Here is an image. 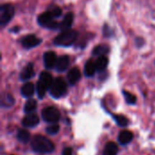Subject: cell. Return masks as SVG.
Segmentation results:
<instances>
[{
  "mask_svg": "<svg viewBox=\"0 0 155 155\" xmlns=\"http://www.w3.org/2000/svg\"><path fill=\"white\" fill-rule=\"evenodd\" d=\"M134 134L130 131H122L118 136V142L122 145H126L133 141Z\"/></svg>",
  "mask_w": 155,
  "mask_h": 155,
  "instance_id": "cell-15",
  "label": "cell"
},
{
  "mask_svg": "<svg viewBox=\"0 0 155 155\" xmlns=\"http://www.w3.org/2000/svg\"><path fill=\"white\" fill-rule=\"evenodd\" d=\"M70 64V58L67 55H64L61 56L57 58L56 61V65H55V69L58 72H63L65 71V69H67V68L69 67Z\"/></svg>",
  "mask_w": 155,
  "mask_h": 155,
  "instance_id": "cell-12",
  "label": "cell"
},
{
  "mask_svg": "<svg viewBox=\"0 0 155 155\" xmlns=\"http://www.w3.org/2000/svg\"><path fill=\"white\" fill-rule=\"evenodd\" d=\"M39 123V117L35 113H28L24 117L22 120V124L25 128H33L38 125Z\"/></svg>",
  "mask_w": 155,
  "mask_h": 155,
  "instance_id": "cell-10",
  "label": "cell"
},
{
  "mask_svg": "<svg viewBox=\"0 0 155 155\" xmlns=\"http://www.w3.org/2000/svg\"><path fill=\"white\" fill-rule=\"evenodd\" d=\"M15 7L10 4H4L0 6V25L5 26L14 16Z\"/></svg>",
  "mask_w": 155,
  "mask_h": 155,
  "instance_id": "cell-6",
  "label": "cell"
},
{
  "mask_svg": "<svg viewBox=\"0 0 155 155\" xmlns=\"http://www.w3.org/2000/svg\"><path fill=\"white\" fill-rule=\"evenodd\" d=\"M32 149L39 153H50L54 150V143L46 137L36 135L32 139L31 142Z\"/></svg>",
  "mask_w": 155,
  "mask_h": 155,
  "instance_id": "cell-1",
  "label": "cell"
},
{
  "mask_svg": "<svg viewBox=\"0 0 155 155\" xmlns=\"http://www.w3.org/2000/svg\"><path fill=\"white\" fill-rule=\"evenodd\" d=\"M37 22L41 26H44L48 29H60V23L55 20V18L51 15V13L48 10L39 15V16L37 17Z\"/></svg>",
  "mask_w": 155,
  "mask_h": 155,
  "instance_id": "cell-5",
  "label": "cell"
},
{
  "mask_svg": "<svg viewBox=\"0 0 155 155\" xmlns=\"http://www.w3.org/2000/svg\"><path fill=\"white\" fill-rule=\"evenodd\" d=\"M96 71H97V69H96V65H95L94 61L89 60L85 63L84 72L86 77H93Z\"/></svg>",
  "mask_w": 155,
  "mask_h": 155,
  "instance_id": "cell-18",
  "label": "cell"
},
{
  "mask_svg": "<svg viewBox=\"0 0 155 155\" xmlns=\"http://www.w3.org/2000/svg\"><path fill=\"white\" fill-rule=\"evenodd\" d=\"M66 91H67V84L63 78L54 79L49 89L50 95L54 99L63 97L66 93Z\"/></svg>",
  "mask_w": 155,
  "mask_h": 155,
  "instance_id": "cell-4",
  "label": "cell"
},
{
  "mask_svg": "<svg viewBox=\"0 0 155 155\" xmlns=\"http://www.w3.org/2000/svg\"><path fill=\"white\" fill-rule=\"evenodd\" d=\"M19 29H20V27L19 26H14V27H12L11 29H10V31L11 32H18L19 31Z\"/></svg>",
  "mask_w": 155,
  "mask_h": 155,
  "instance_id": "cell-29",
  "label": "cell"
},
{
  "mask_svg": "<svg viewBox=\"0 0 155 155\" xmlns=\"http://www.w3.org/2000/svg\"><path fill=\"white\" fill-rule=\"evenodd\" d=\"M37 108V103H36V100H33V99H29L25 106H24V111L25 113H33Z\"/></svg>",
  "mask_w": 155,
  "mask_h": 155,
  "instance_id": "cell-21",
  "label": "cell"
},
{
  "mask_svg": "<svg viewBox=\"0 0 155 155\" xmlns=\"http://www.w3.org/2000/svg\"><path fill=\"white\" fill-rule=\"evenodd\" d=\"M44 65L47 69H51L55 68L56 61H57V57L54 51H46L44 54Z\"/></svg>",
  "mask_w": 155,
  "mask_h": 155,
  "instance_id": "cell-9",
  "label": "cell"
},
{
  "mask_svg": "<svg viewBox=\"0 0 155 155\" xmlns=\"http://www.w3.org/2000/svg\"><path fill=\"white\" fill-rule=\"evenodd\" d=\"M17 139L19 142H21L22 143H28L29 139H30V133L26 131V130H19L17 132Z\"/></svg>",
  "mask_w": 155,
  "mask_h": 155,
  "instance_id": "cell-23",
  "label": "cell"
},
{
  "mask_svg": "<svg viewBox=\"0 0 155 155\" xmlns=\"http://www.w3.org/2000/svg\"><path fill=\"white\" fill-rule=\"evenodd\" d=\"M48 11L51 13V15L54 17V18H57L59 16H62V9L59 7V6H56V5H54L52 7H50V9H48Z\"/></svg>",
  "mask_w": 155,
  "mask_h": 155,
  "instance_id": "cell-26",
  "label": "cell"
},
{
  "mask_svg": "<svg viewBox=\"0 0 155 155\" xmlns=\"http://www.w3.org/2000/svg\"><path fill=\"white\" fill-rule=\"evenodd\" d=\"M117 153H118V145L114 142L107 143L104 149V155H116Z\"/></svg>",
  "mask_w": 155,
  "mask_h": 155,
  "instance_id": "cell-19",
  "label": "cell"
},
{
  "mask_svg": "<svg viewBox=\"0 0 155 155\" xmlns=\"http://www.w3.org/2000/svg\"><path fill=\"white\" fill-rule=\"evenodd\" d=\"M95 65H96V69L97 71L101 72V71H104L107 65H108V58L105 57V56H100L96 61H95Z\"/></svg>",
  "mask_w": 155,
  "mask_h": 155,
  "instance_id": "cell-20",
  "label": "cell"
},
{
  "mask_svg": "<svg viewBox=\"0 0 155 155\" xmlns=\"http://www.w3.org/2000/svg\"><path fill=\"white\" fill-rule=\"evenodd\" d=\"M73 22H74V14L72 12H69L64 16L63 20L60 22V30L69 29L72 26Z\"/></svg>",
  "mask_w": 155,
  "mask_h": 155,
  "instance_id": "cell-14",
  "label": "cell"
},
{
  "mask_svg": "<svg viewBox=\"0 0 155 155\" xmlns=\"http://www.w3.org/2000/svg\"><path fill=\"white\" fill-rule=\"evenodd\" d=\"M59 129H60L59 125L54 123V124H52V125H50V126H48L46 128V132L49 135H54V134H56L59 132Z\"/></svg>",
  "mask_w": 155,
  "mask_h": 155,
  "instance_id": "cell-27",
  "label": "cell"
},
{
  "mask_svg": "<svg viewBox=\"0 0 155 155\" xmlns=\"http://www.w3.org/2000/svg\"><path fill=\"white\" fill-rule=\"evenodd\" d=\"M77 37L78 32L74 29L69 28L62 30V32L54 37V44L58 47H70L76 41Z\"/></svg>",
  "mask_w": 155,
  "mask_h": 155,
  "instance_id": "cell-2",
  "label": "cell"
},
{
  "mask_svg": "<svg viewBox=\"0 0 155 155\" xmlns=\"http://www.w3.org/2000/svg\"><path fill=\"white\" fill-rule=\"evenodd\" d=\"M123 94H124V96L125 98V100H126V102L128 104H135L137 100H136V97L134 94H132L131 92H128L126 90H124Z\"/></svg>",
  "mask_w": 155,
  "mask_h": 155,
  "instance_id": "cell-25",
  "label": "cell"
},
{
  "mask_svg": "<svg viewBox=\"0 0 155 155\" xmlns=\"http://www.w3.org/2000/svg\"><path fill=\"white\" fill-rule=\"evenodd\" d=\"M81 79V72L77 68H73L67 74V80L70 85H74Z\"/></svg>",
  "mask_w": 155,
  "mask_h": 155,
  "instance_id": "cell-13",
  "label": "cell"
},
{
  "mask_svg": "<svg viewBox=\"0 0 155 155\" xmlns=\"http://www.w3.org/2000/svg\"><path fill=\"white\" fill-rule=\"evenodd\" d=\"M15 104V99L9 93H3L1 96V106L3 108H10Z\"/></svg>",
  "mask_w": 155,
  "mask_h": 155,
  "instance_id": "cell-17",
  "label": "cell"
},
{
  "mask_svg": "<svg viewBox=\"0 0 155 155\" xmlns=\"http://www.w3.org/2000/svg\"><path fill=\"white\" fill-rule=\"evenodd\" d=\"M73 154V150L71 147H66L63 150L62 155H72Z\"/></svg>",
  "mask_w": 155,
  "mask_h": 155,
  "instance_id": "cell-28",
  "label": "cell"
},
{
  "mask_svg": "<svg viewBox=\"0 0 155 155\" xmlns=\"http://www.w3.org/2000/svg\"><path fill=\"white\" fill-rule=\"evenodd\" d=\"M35 85L32 82H26L21 88V94L25 98H31L35 93Z\"/></svg>",
  "mask_w": 155,
  "mask_h": 155,
  "instance_id": "cell-16",
  "label": "cell"
},
{
  "mask_svg": "<svg viewBox=\"0 0 155 155\" xmlns=\"http://www.w3.org/2000/svg\"><path fill=\"white\" fill-rule=\"evenodd\" d=\"M33 77H35V69H34V64L28 63L20 72V79L22 81H27L31 79Z\"/></svg>",
  "mask_w": 155,
  "mask_h": 155,
  "instance_id": "cell-11",
  "label": "cell"
},
{
  "mask_svg": "<svg viewBox=\"0 0 155 155\" xmlns=\"http://www.w3.org/2000/svg\"><path fill=\"white\" fill-rule=\"evenodd\" d=\"M53 81H54V79L50 73H48L46 71L41 72V74L39 76L38 82L36 84V93H37V96L39 97V99L44 98L46 91L50 89Z\"/></svg>",
  "mask_w": 155,
  "mask_h": 155,
  "instance_id": "cell-3",
  "label": "cell"
},
{
  "mask_svg": "<svg viewBox=\"0 0 155 155\" xmlns=\"http://www.w3.org/2000/svg\"><path fill=\"white\" fill-rule=\"evenodd\" d=\"M42 118L48 123H55L60 120V112L54 107H46L42 111Z\"/></svg>",
  "mask_w": 155,
  "mask_h": 155,
  "instance_id": "cell-7",
  "label": "cell"
},
{
  "mask_svg": "<svg viewBox=\"0 0 155 155\" xmlns=\"http://www.w3.org/2000/svg\"><path fill=\"white\" fill-rule=\"evenodd\" d=\"M109 52V47L106 45H98L93 49V55L94 56H104Z\"/></svg>",
  "mask_w": 155,
  "mask_h": 155,
  "instance_id": "cell-22",
  "label": "cell"
},
{
  "mask_svg": "<svg viewBox=\"0 0 155 155\" xmlns=\"http://www.w3.org/2000/svg\"><path fill=\"white\" fill-rule=\"evenodd\" d=\"M42 42V39L37 37L35 35H27L25 37H24L21 40V45L23 48H26V49H30V48H34L37 46L40 45V43Z\"/></svg>",
  "mask_w": 155,
  "mask_h": 155,
  "instance_id": "cell-8",
  "label": "cell"
},
{
  "mask_svg": "<svg viewBox=\"0 0 155 155\" xmlns=\"http://www.w3.org/2000/svg\"><path fill=\"white\" fill-rule=\"evenodd\" d=\"M114 119L116 123L121 127H126L129 124V120L124 115H114Z\"/></svg>",
  "mask_w": 155,
  "mask_h": 155,
  "instance_id": "cell-24",
  "label": "cell"
}]
</instances>
